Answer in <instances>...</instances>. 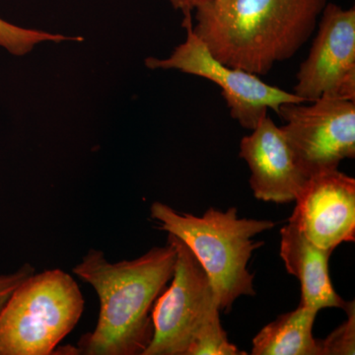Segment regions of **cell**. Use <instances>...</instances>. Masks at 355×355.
Returning <instances> with one entry per match:
<instances>
[{"mask_svg":"<svg viewBox=\"0 0 355 355\" xmlns=\"http://www.w3.org/2000/svg\"><path fill=\"white\" fill-rule=\"evenodd\" d=\"M150 216L161 230L176 236L197 257L216 292L219 310L228 312L240 296H254V275L247 266L263 242L254 237L275 227L270 220L239 218L237 209H209L202 216L178 214L169 205L155 202Z\"/></svg>","mask_w":355,"mask_h":355,"instance_id":"3957f363","label":"cell"},{"mask_svg":"<svg viewBox=\"0 0 355 355\" xmlns=\"http://www.w3.org/2000/svg\"><path fill=\"white\" fill-rule=\"evenodd\" d=\"M347 322L336 328L328 338L319 340L321 355H354L355 354V305L347 302L345 307Z\"/></svg>","mask_w":355,"mask_h":355,"instance_id":"5bb4252c","label":"cell"},{"mask_svg":"<svg viewBox=\"0 0 355 355\" xmlns=\"http://www.w3.org/2000/svg\"><path fill=\"white\" fill-rule=\"evenodd\" d=\"M240 157L246 161L254 198L263 202H295L309 178L295 162L282 128L266 116L253 132L240 142Z\"/></svg>","mask_w":355,"mask_h":355,"instance_id":"30bf717a","label":"cell"},{"mask_svg":"<svg viewBox=\"0 0 355 355\" xmlns=\"http://www.w3.org/2000/svg\"><path fill=\"white\" fill-rule=\"evenodd\" d=\"M210 3L212 4V6L218 7V8H220V7H224L227 6L229 2L231 1V0H209Z\"/></svg>","mask_w":355,"mask_h":355,"instance_id":"e0dca14e","label":"cell"},{"mask_svg":"<svg viewBox=\"0 0 355 355\" xmlns=\"http://www.w3.org/2000/svg\"><path fill=\"white\" fill-rule=\"evenodd\" d=\"M328 0H203L193 31L224 64L263 76L295 55L314 32Z\"/></svg>","mask_w":355,"mask_h":355,"instance_id":"7a4b0ae2","label":"cell"},{"mask_svg":"<svg viewBox=\"0 0 355 355\" xmlns=\"http://www.w3.org/2000/svg\"><path fill=\"white\" fill-rule=\"evenodd\" d=\"M34 272H36L34 266L27 263L15 272L0 275V312L16 288Z\"/></svg>","mask_w":355,"mask_h":355,"instance_id":"9a60e30c","label":"cell"},{"mask_svg":"<svg viewBox=\"0 0 355 355\" xmlns=\"http://www.w3.org/2000/svg\"><path fill=\"white\" fill-rule=\"evenodd\" d=\"M293 216L308 240L334 251L355 240V180L338 169L310 177Z\"/></svg>","mask_w":355,"mask_h":355,"instance_id":"9c48e42d","label":"cell"},{"mask_svg":"<svg viewBox=\"0 0 355 355\" xmlns=\"http://www.w3.org/2000/svg\"><path fill=\"white\" fill-rule=\"evenodd\" d=\"M183 26L187 30L184 43L168 58H146V67L151 69H177L216 83L221 88L231 116L243 128L253 130L265 118L268 109L277 113L280 105L306 102L294 93L268 85L256 74L224 64L214 58L193 31V19L184 20Z\"/></svg>","mask_w":355,"mask_h":355,"instance_id":"8992f818","label":"cell"},{"mask_svg":"<svg viewBox=\"0 0 355 355\" xmlns=\"http://www.w3.org/2000/svg\"><path fill=\"white\" fill-rule=\"evenodd\" d=\"M83 292L69 273L34 272L0 312V355H50L78 324Z\"/></svg>","mask_w":355,"mask_h":355,"instance_id":"277c9868","label":"cell"},{"mask_svg":"<svg viewBox=\"0 0 355 355\" xmlns=\"http://www.w3.org/2000/svg\"><path fill=\"white\" fill-rule=\"evenodd\" d=\"M286 103L277 114L295 162L308 178L338 169L355 156V103L322 97L311 105Z\"/></svg>","mask_w":355,"mask_h":355,"instance_id":"52a82bcc","label":"cell"},{"mask_svg":"<svg viewBox=\"0 0 355 355\" xmlns=\"http://www.w3.org/2000/svg\"><path fill=\"white\" fill-rule=\"evenodd\" d=\"M173 7L177 10H181L184 19H191V12L202 3L203 0H169Z\"/></svg>","mask_w":355,"mask_h":355,"instance_id":"2e32d148","label":"cell"},{"mask_svg":"<svg viewBox=\"0 0 355 355\" xmlns=\"http://www.w3.org/2000/svg\"><path fill=\"white\" fill-rule=\"evenodd\" d=\"M177 258L171 286L154 303L153 336L142 355H188L205 331L220 324L216 292L190 248L168 234Z\"/></svg>","mask_w":355,"mask_h":355,"instance_id":"5b68a950","label":"cell"},{"mask_svg":"<svg viewBox=\"0 0 355 355\" xmlns=\"http://www.w3.org/2000/svg\"><path fill=\"white\" fill-rule=\"evenodd\" d=\"M294 94L306 102L322 97L355 100V9L327 3Z\"/></svg>","mask_w":355,"mask_h":355,"instance_id":"ba28073f","label":"cell"},{"mask_svg":"<svg viewBox=\"0 0 355 355\" xmlns=\"http://www.w3.org/2000/svg\"><path fill=\"white\" fill-rule=\"evenodd\" d=\"M72 40L81 41V38H71L62 34L20 27L0 18V48L17 57L27 55L42 43H62Z\"/></svg>","mask_w":355,"mask_h":355,"instance_id":"4fadbf2b","label":"cell"},{"mask_svg":"<svg viewBox=\"0 0 355 355\" xmlns=\"http://www.w3.org/2000/svg\"><path fill=\"white\" fill-rule=\"evenodd\" d=\"M317 311L300 304L266 324L253 340V355H321L313 336Z\"/></svg>","mask_w":355,"mask_h":355,"instance_id":"7c38bea8","label":"cell"},{"mask_svg":"<svg viewBox=\"0 0 355 355\" xmlns=\"http://www.w3.org/2000/svg\"><path fill=\"white\" fill-rule=\"evenodd\" d=\"M176 248L168 240L132 261L111 263L90 249L72 272L93 287L100 302L94 330L77 343L78 354L142 355L153 336L149 313L172 279Z\"/></svg>","mask_w":355,"mask_h":355,"instance_id":"6da1fadb","label":"cell"},{"mask_svg":"<svg viewBox=\"0 0 355 355\" xmlns=\"http://www.w3.org/2000/svg\"><path fill=\"white\" fill-rule=\"evenodd\" d=\"M333 251L313 244L299 228L293 214L280 232V257L287 272L301 284V304L317 311L327 307L345 309L347 301L331 286L329 259Z\"/></svg>","mask_w":355,"mask_h":355,"instance_id":"8fae6325","label":"cell"}]
</instances>
